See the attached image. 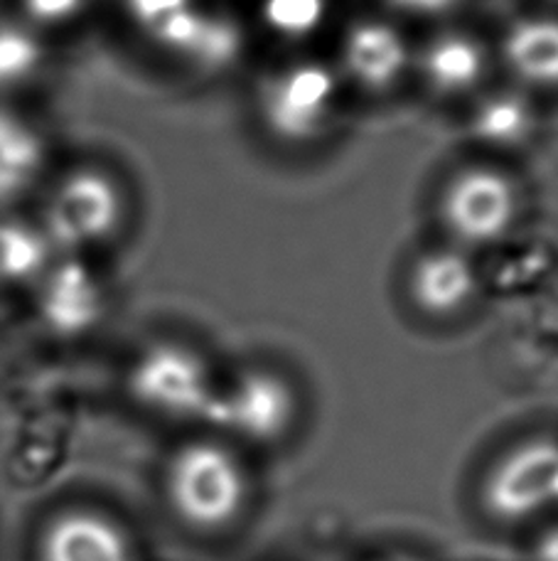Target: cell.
I'll use <instances>...</instances> for the list:
<instances>
[{
    "instance_id": "6da1fadb",
    "label": "cell",
    "mask_w": 558,
    "mask_h": 561,
    "mask_svg": "<svg viewBox=\"0 0 558 561\" xmlns=\"http://www.w3.org/2000/svg\"><path fill=\"white\" fill-rule=\"evenodd\" d=\"M35 205V219L55 256H82L108 242L124 219L121 187L96 165H74L49 175Z\"/></svg>"
},
{
    "instance_id": "7a4b0ae2",
    "label": "cell",
    "mask_w": 558,
    "mask_h": 561,
    "mask_svg": "<svg viewBox=\"0 0 558 561\" xmlns=\"http://www.w3.org/2000/svg\"><path fill=\"white\" fill-rule=\"evenodd\" d=\"M173 513L199 533L234 525L248 503V476L232 448L219 440H193L173 456L165 473Z\"/></svg>"
},
{
    "instance_id": "3957f363",
    "label": "cell",
    "mask_w": 558,
    "mask_h": 561,
    "mask_svg": "<svg viewBox=\"0 0 558 561\" xmlns=\"http://www.w3.org/2000/svg\"><path fill=\"white\" fill-rule=\"evenodd\" d=\"M128 389L148 412L173 421H205L217 394L205 359L171 340L153 343L138 355Z\"/></svg>"
},
{
    "instance_id": "277c9868",
    "label": "cell",
    "mask_w": 558,
    "mask_h": 561,
    "mask_svg": "<svg viewBox=\"0 0 558 561\" xmlns=\"http://www.w3.org/2000/svg\"><path fill=\"white\" fill-rule=\"evenodd\" d=\"M340 82L330 67L317 59L276 69L258 92V108L271 136L283 144H311L325 128L337 108Z\"/></svg>"
},
{
    "instance_id": "5b68a950",
    "label": "cell",
    "mask_w": 558,
    "mask_h": 561,
    "mask_svg": "<svg viewBox=\"0 0 558 561\" xmlns=\"http://www.w3.org/2000/svg\"><path fill=\"white\" fill-rule=\"evenodd\" d=\"M483 505L500 523H524L558 505V440L514 446L485 476Z\"/></svg>"
},
{
    "instance_id": "8992f818",
    "label": "cell",
    "mask_w": 558,
    "mask_h": 561,
    "mask_svg": "<svg viewBox=\"0 0 558 561\" xmlns=\"http://www.w3.org/2000/svg\"><path fill=\"white\" fill-rule=\"evenodd\" d=\"M295 414V392L281 375L248 369L217 389L205 424L252 444H276L291 431Z\"/></svg>"
},
{
    "instance_id": "52a82bcc",
    "label": "cell",
    "mask_w": 558,
    "mask_h": 561,
    "mask_svg": "<svg viewBox=\"0 0 558 561\" xmlns=\"http://www.w3.org/2000/svg\"><path fill=\"white\" fill-rule=\"evenodd\" d=\"M520 197L510 178L495 168H467L441 197V219L457 244L487 247L510 234Z\"/></svg>"
},
{
    "instance_id": "ba28073f",
    "label": "cell",
    "mask_w": 558,
    "mask_h": 561,
    "mask_svg": "<svg viewBox=\"0 0 558 561\" xmlns=\"http://www.w3.org/2000/svg\"><path fill=\"white\" fill-rule=\"evenodd\" d=\"M49 178V138L25 104L0 102V213L33 205Z\"/></svg>"
},
{
    "instance_id": "9c48e42d",
    "label": "cell",
    "mask_w": 558,
    "mask_h": 561,
    "mask_svg": "<svg viewBox=\"0 0 558 561\" xmlns=\"http://www.w3.org/2000/svg\"><path fill=\"white\" fill-rule=\"evenodd\" d=\"M340 59L345 75L367 92H388L402 82L411 49L402 30L382 18L357 20L342 35Z\"/></svg>"
},
{
    "instance_id": "30bf717a",
    "label": "cell",
    "mask_w": 558,
    "mask_h": 561,
    "mask_svg": "<svg viewBox=\"0 0 558 561\" xmlns=\"http://www.w3.org/2000/svg\"><path fill=\"white\" fill-rule=\"evenodd\" d=\"M43 316L65 335L84 333L104 316V290L84 256H59L45 268Z\"/></svg>"
},
{
    "instance_id": "8fae6325",
    "label": "cell",
    "mask_w": 558,
    "mask_h": 561,
    "mask_svg": "<svg viewBox=\"0 0 558 561\" xmlns=\"http://www.w3.org/2000/svg\"><path fill=\"white\" fill-rule=\"evenodd\" d=\"M477 268L463 249H433L423 254L408 276V290L418 310L431 318L461 313L477 296Z\"/></svg>"
},
{
    "instance_id": "7c38bea8",
    "label": "cell",
    "mask_w": 558,
    "mask_h": 561,
    "mask_svg": "<svg viewBox=\"0 0 558 561\" xmlns=\"http://www.w3.org/2000/svg\"><path fill=\"white\" fill-rule=\"evenodd\" d=\"M490 55L485 43L467 30H447L426 43L418 55V69L431 92L463 96L485 82Z\"/></svg>"
},
{
    "instance_id": "4fadbf2b",
    "label": "cell",
    "mask_w": 558,
    "mask_h": 561,
    "mask_svg": "<svg viewBox=\"0 0 558 561\" xmlns=\"http://www.w3.org/2000/svg\"><path fill=\"white\" fill-rule=\"evenodd\" d=\"M43 557L45 561H133L124 529L86 510L59 515L47 527Z\"/></svg>"
},
{
    "instance_id": "5bb4252c",
    "label": "cell",
    "mask_w": 558,
    "mask_h": 561,
    "mask_svg": "<svg viewBox=\"0 0 558 561\" xmlns=\"http://www.w3.org/2000/svg\"><path fill=\"white\" fill-rule=\"evenodd\" d=\"M53 53L49 37L30 27L15 13L0 15V102L25 104L43 84Z\"/></svg>"
},
{
    "instance_id": "9a60e30c",
    "label": "cell",
    "mask_w": 558,
    "mask_h": 561,
    "mask_svg": "<svg viewBox=\"0 0 558 561\" xmlns=\"http://www.w3.org/2000/svg\"><path fill=\"white\" fill-rule=\"evenodd\" d=\"M500 53L516 82L539 89L558 87V18H520L504 33Z\"/></svg>"
},
{
    "instance_id": "2e32d148",
    "label": "cell",
    "mask_w": 558,
    "mask_h": 561,
    "mask_svg": "<svg viewBox=\"0 0 558 561\" xmlns=\"http://www.w3.org/2000/svg\"><path fill=\"white\" fill-rule=\"evenodd\" d=\"M467 131L492 148L522 146L534 131V106L516 89H497L475 104Z\"/></svg>"
},
{
    "instance_id": "e0dca14e",
    "label": "cell",
    "mask_w": 558,
    "mask_h": 561,
    "mask_svg": "<svg viewBox=\"0 0 558 561\" xmlns=\"http://www.w3.org/2000/svg\"><path fill=\"white\" fill-rule=\"evenodd\" d=\"M27 209L0 213V278L25 280L53 264V247L43 234L35 217L25 215Z\"/></svg>"
},
{
    "instance_id": "ac0fdd59",
    "label": "cell",
    "mask_w": 558,
    "mask_h": 561,
    "mask_svg": "<svg viewBox=\"0 0 558 561\" xmlns=\"http://www.w3.org/2000/svg\"><path fill=\"white\" fill-rule=\"evenodd\" d=\"M330 15V0H261L258 18H261L268 33L288 39V43H303L321 33Z\"/></svg>"
},
{
    "instance_id": "d6986e66",
    "label": "cell",
    "mask_w": 558,
    "mask_h": 561,
    "mask_svg": "<svg viewBox=\"0 0 558 561\" xmlns=\"http://www.w3.org/2000/svg\"><path fill=\"white\" fill-rule=\"evenodd\" d=\"M244 53V33L236 20L222 13H207L202 35L189 55L187 62L209 72L232 67Z\"/></svg>"
},
{
    "instance_id": "ffe728a7",
    "label": "cell",
    "mask_w": 558,
    "mask_h": 561,
    "mask_svg": "<svg viewBox=\"0 0 558 561\" xmlns=\"http://www.w3.org/2000/svg\"><path fill=\"white\" fill-rule=\"evenodd\" d=\"M89 0H13V13L37 33L53 35L74 25L86 10Z\"/></svg>"
},
{
    "instance_id": "44dd1931",
    "label": "cell",
    "mask_w": 558,
    "mask_h": 561,
    "mask_svg": "<svg viewBox=\"0 0 558 561\" xmlns=\"http://www.w3.org/2000/svg\"><path fill=\"white\" fill-rule=\"evenodd\" d=\"M193 5H197L195 0H124L128 18L148 37H153L158 30Z\"/></svg>"
},
{
    "instance_id": "7402d4cb",
    "label": "cell",
    "mask_w": 558,
    "mask_h": 561,
    "mask_svg": "<svg viewBox=\"0 0 558 561\" xmlns=\"http://www.w3.org/2000/svg\"><path fill=\"white\" fill-rule=\"evenodd\" d=\"M388 3L414 15H438L453 10L461 0H388Z\"/></svg>"
},
{
    "instance_id": "603a6c76",
    "label": "cell",
    "mask_w": 558,
    "mask_h": 561,
    "mask_svg": "<svg viewBox=\"0 0 558 561\" xmlns=\"http://www.w3.org/2000/svg\"><path fill=\"white\" fill-rule=\"evenodd\" d=\"M532 561H558V525L549 527L534 542Z\"/></svg>"
},
{
    "instance_id": "cb8c5ba5",
    "label": "cell",
    "mask_w": 558,
    "mask_h": 561,
    "mask_svg": "<svg viewBox=\"0 0 558 561\" xmlns=\"http://www.w3.org/2000/svg\"><path fill=\"white\" fill-rule=\"evenodd\" d=\"M382 561H416V559H406V557H394V559H382Z\"/></svg>"
}]
</instances>
